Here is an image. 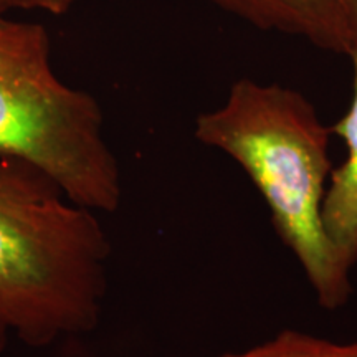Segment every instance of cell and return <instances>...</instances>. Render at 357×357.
<instances>
[{
    "label": "cell",
    "instance_id": "obj_2",
    "mask_svg": "<svg viewBox=\"0 0 357 357\" xmlns=\"http://www.w3.org/2000/svg\"><path fill=\"white\" fill-rule=\"evenodd\" d=\"M109 240L91 208L33 164L0 158V354L96 328Z\"/></svg>",
    "mask_w": 357,
    "mask_h": 357
},
{
    "label": "cell",
    "instance_id": "obj_7",
    "mask_svg": "<svg viewBox=\"0 0 357 357\" xmlns=\"http://www.w3.org/2000/svg\"><path fill=\"white\" fill-rule=\"evenodd\" d=\"M2 12L8 8H29V10H43L53 15H65L78 0H0Z\"/></svg>",
    "mask_w": 357,
    "mask_h": 357
},
{
    "label": "cell",
    "instance_id": "obj_5",
    "mask_svg": "<svg viewBox=\"0 0 357 357\" xmlns=\"http://www.w3.org/2000/svg\"><path fill=\"white\" fill-rule=\"evenodd\" d=\"M351 105L331 132L344 142L346 159L333 169L326 190L323 218L334 247L351 268L357 265V50L352 52Z\"/></svg>",
    "mask_w": 357,
    "mask_h": 357
},
{
    "label": "cell",
    "instance_id": "obj_1",
    "mask_svg": "<svg viewBox=\"0 0 357 357\" xmlns=\"http://www.w3.org/2000/svg\"><path fill=\"white\" fill-rule=\"evenodd\" d=\"M194 134L247 172L321 307L344 306L352 293V268L334 247L323 218L333 132L311 101L281 84L238 79L222 106L199 116Z\"/></svg>",
    "mask_w": 357,
    "mask_h": 357
},
{
    "label": "cell",
    "instance_id": "obj_6",
    "mask_svg": "<svg viewBox=\"0 0 357 357\" xmlns=\"http://www.w3.org/2000/svg\"><path fill=\"white\" fill-rule=\"evenodd\" d=\"M218 357H357V341L344 344L287 329L263 344Z\"/></svg>",
    "mask_w": 357,
    "mask_h": 357
},
{
    "label": "cell",
    "instance_id": "obj_4",
    "mask_svg": "<svg viewBox=\"0 0 357 357\" xmlns=\"http://www.w3.org/2000/svg\"><path fill=\"white\" fill-rule=\"evenodd\" d=\"M258 29L310 40L347 55L351 48L342 0H207Z\"/></svg>",
    "mask_w": 357,
    "mask_h": 357
},
{
    "label": "cell",
    "instance_id": "obj_9",
    "mask_svg": "<svg viewBox=\"0 0 357 357\" xmlns=\"http://www.w3.org/2000/svg\"><path fill=\"white\" fill-rule=\"evenodd\" d=\"M0 13H2V2H0Z\"/></svg>",
    "mask_w": 357,
    "mask_h": 357
},
{
    "label": "cell",
    "instance_id": "obj_3",
    "mask_svg": "<svg viewBox=\"0 0 357 357\" xmlns=\"http://www.w3.org/2000/svg\"><path fill=\"white\" fill-rule=\"evenodd\" d=\"M102 123L95 98L55 75L43 25L0 17V158L42 169L71 202L114 212L121 172Z\"/></svg>",
    "mask_w": 357,
    "mask_h": 357
},
{
    "label": "cell",
    "instance_id": "obj_8",
    "mask_svg": "<svg viewBox=\"0 0 357 357\" xmlns=\"http://www.w3.org/2000/svg\"><path fill=\"white\" fill-rule=\"evenodd\" d=\"M342 8H344L347 32H349L351 40V48L347 53L349 56L352 52L357 50V0H342Z\"/></svg>",
    "mask_w": 357,
    "mask_h": 357
}]
</instances>
